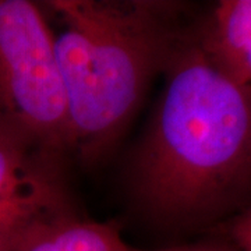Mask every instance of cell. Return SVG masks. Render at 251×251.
Returning <instances> with one entry per match:
<instances>
[{"instance_id": "1", "label": "cell", "mask_w": 251, "mask_h": 251, "mask_svg": "<svg viewBox=\"0 0 251 251\" xmlns=\"http://www.w3.org/2000/svg\"><path fill=\"white\" fill-rule=\"evenodd\" d=\"M130 163L135 204L159 230L218 232L251 205V87L208 60L190 28Z\"/></svg>"}, {"instance_id": "2", "label": "cell", "mask_w": 251, "mask_h": 251, "mask_svg": "<svg viewBox=\"0 0 251 251\" xmlns=\"http://www.w3.org/2000/svg\"><path fill=\"white\" fill-rule=\"evenodd\" d=\"M54 52L67 105L70 156L108 155L190 28L181 4L158 0H54Z\"/></svg>"}, {"instance_id": "3", "label": "cell", "mask_w": 251, "mask_h": 251, "mask_svg": "<svg viewBox=\"0 0 251 251\" xmlns=\"http://www.w3.org/2000/svg\"><path fill=\"white\" fill-rule=\"evenodd\" d=\"M0 147L57 161L70 156L53 31L28 0H0Z\"/></svg>"}, {"instance_id": "4", "label": "cell", "mask_w": 251, "mask_h": 251, "mask_svg": "<svg viewBox=\"0 0 251 251\" xmlns=\"http://www.w3.org/2000/svg\"><path fill=\"white\" fill-rule=\"evenodd\" d=\"M1 251H141L125 242L115 224L91 221L62 201L7 237Z\"/></svg>"}, {"instance_id": "5", "label": "cell", "mask_w": 251, "mask_h": 251, "mask_svg": "<svg viewBox=\"0 0 251 251\" xmlns=\"http://www.w3.org/2000/svg\"><path fill=\"white\" fill-rule=\"evenodd\" d=\"M208 60L227 78L251 87V0H222L196 25Z\"/></svg>"}, {"instance_id": "6", "label": "cell", "mask_w": 251, "mask_h": 251, "mask_svg": "<svg viewBox=\"0 0 251 251\" xmlns=\"http://www.w3.org/2000/svg\"><path fill=\"white\" fill-rule=\"evenodd\" d=\"M56 161L44 156H28L0 147V202L13 197L25 186L31 175L44 162Z\"/></svg>"}, {"instance_id": "7", "label": "cell", "mask_w": 251, "mask_h": 251, "mask_svg": "<svg viewBox=\"0 0 251 251\" xmlns=\"http://www.w3.org/2000/svg\"><path fill=\"white\" fill-rule=\"evenodd\" d=\"M141 251H242L234 243H232L225 234L216 233L204 234L196 240L183 243H173L153 250Z\"/></svg>"}, {"instance_id": "8", "label": "cell", "mask_w": 251, "mask_h": 251, "mask_svg": "<svg viewBox=\"0 0 251 251\" xmlns=\"http://www.w3.org/2000/svg\"><path fill=\"white\" fill-rule=\"evenodd\" d=\"M242 251H251V205L225 224L219 230Z\"/></svg>"}]
</instances>
